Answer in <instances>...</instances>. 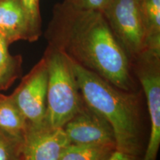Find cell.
<instances>
[{
    "label": "cell",
    "instance_id": "5bb4252c",
    "mask_svg": "<svg viewBox=\"0 0 160 160\" xmlns=\"http://www.w3.org/2000/svg\"><path fill=\"white\" fill-rule=\"evenodd\" d=\"M22 142L23 139L0 130V160H23Z\"/></svg>",
    "mask_w": 160,
    "mask_h": 160
},
{
    "label": "cell",
    "instance_id": "5b68a950",
    "mask_svg": "<svg viewBox=\"0 0 160 160\" xmlns=\"http://www.w3.org/2000/svg\"><path fill=\"white\" fill-rule=\"evenodd\" d=\"M131 64L145 93L151 123L142 160H157L160 146V52L145 50Z\"/></svg>",
    "mask_w": 160,
    "mask_h": 160
},
{
    "label": "cell",
    "instance_id": "7c38bea8",
    "mask_svg": "<svg viewBox=\"0 0 160 160\" xmlns=\"http://www.w3.org/2000/svg\"><path fill=\"white\" fill-rule=\"evenodd\" d=\"M147 27V49L160 52V0H140Z\"/></svg>",
    "mask_w": 160,
    "mask_h": 160
},
{
    "label": "cell",
    "instance_id": "277c9868",
    "mask_svg": "<svg viewBox=\"0 0 160 160\" xmlns=\"http://www.w3.org/2000/svg\"><path fill=\"white\" fill-rule=\"evenodd\" d=\"M102 13L130 61L147 50V27L140 0H111Z\"/></svg>",
    "mask_w": 160,
    "mask_h": 160
},
{
    "label": "cell",
    "instance_id": "9c48e42d",
    "mask_svg": "<svg viewBox=\"0 0 160 160\" xmlns=\"http://www.w3.org/2000/svg\"><path fill=\"white\" fill-rule=\"evenodd\" d=\"M0 35L9 45L20 40L33 42L41 37L32 26L21 0H0Z\"/></svg>",
    "mask_w": 160,
    "mask_h": 160
},
{
    "label": "cell",
    "instance_id": "8992f818",
    "mask_svg": "<svg viewBox=\"0 0 160 160\" xmlns=\"http://www.w3.org/2000/svg\"><path fill=\"white\" fill-rule=\"evenodd\" d=\"M48 79L47 62L42 57L11 94L29 125H40L45 122Z\"/></svg>",
    "mask_w": 160,
    "mask_h": 160
},
{
    "label": "cell",
    "instance_id": "e0dca14e",
    "mask_svg": "<svg viewBox=\"0 0 160 160\" xmlns=\"http://www.w3.org/2000/svg\"><path fill=\"white\" fill-rule=\"evenodd\" d=\"M105 160H142L141 156H135L116 150Z\"/></svg>",
    "mask_w": 160,
    "mask_h": 160
},
{
    "label": "cell",
    "instance_id": "ba28073f",
    "mask_svg": "<svg viewBox=\"0 0 160 160\" xmlns=\"http://www.w3.org/2000/svg\"><path fill=\"white\" fill-rule=\"evenodd\" d=\"M70 145L62 128H53L44 122L28 126L23 137V160H59Z\"/></svg>",
    "mask_w": 160,
    "mask_h": 160
},
{
    "label": "cell",
    "instance_id": "30bf717a",
    "mask_svg": "<svg viewBox=\"0 0 160 160\" xmlns=\"http://www.w3.org/2000/svg\"><path fill=\"white\" fill-rule=\"evenodd\" d=\"M28 123L11 95L0 93V130L14 137L23 139Z\"/></svg>",
    "mask_w": 160,
    "mask_h": 160
},
{
    "label": "cell",
    "instance_id": "6da1fadb",
    "mask_svg": "<svg viewBox=\"0 0 160 160\" xmlns=\"http://www.w3.org/2000/svg\"><path fill=\"white\" fill-rule=\"evenodd\" d=\"M48 46L119 88L137 91L131 61L102 12L62 1L53 6L45 33Z\"/></svg>",
    "mask_w": 160,
    "mask_h": 160
},
{
    "label": "cell",
    "instance_id": "7a4b0ae2",
    "mask_svg": "<svg viewBox=\"0 0 160 160\" xmlns=\"http://www.w3.org/2000/svg\"><path fill=\"white\" fill-rule=\"evenodd\" d=\"M71 62L84 102L111 126L117 151L142 157L145 151L142 91H124Z\"/></svg>",
    "mask_w": 160,
    "mask_h": 160
},
{
    "label": "cell",
    "instance_id": "9a60e30c",
    "mask_svg": "<svg viewBox=\"0 0 160 160\" xmlns=\"http://www.w3.org/2000/svg\"><path fill=\"white\" fill-rule=\"evenodd\" d=\"M32 26L42 35V17L39 0H21Z\"/></svg>",
    "mask_w": 160,
    "mask_h": 160
},
{
    "label": "cell",
    "instance_id": "52a82bcc",
    "mask_svg": "<svg viewBox=\"0 0 160 160\" xmlns=\"http://www.w3.org/2000/svg\"><path fill=\"white\" fill-rule=\"evenodd\" d=\"M71 145H111L116 146L111 126L89 106L85 105L62 127Z\"/></svg>",
    "mask_w": 160,
    "mask_h": 160
},
{
    "label": "cell",
    "instance_id": "2e32d148",
    "mask_svg": "<svg viewBox=\"0 0 160 160\" xmlns=\"http://www.w3.org/2000/svg\"><path fill=\"white\" fill-rule=\"evenodd\" d=\"M66 3L82 9L103 11L111 0H62Z\"/></svg>",
    "mask_w": 160,
    "mask_h": 160
},
{
    "label": "cell",
    "instance_id": "8fae6325",
    "mask_svg": "<svg viewBox=\"0 0 160 160\" xmlns=\"http://www.w3.org/2000/svg\"><path fill=\"white\" fill-rule=\"evenodd\" d=\"M9 44L0 35V91L8 89L22 72V59L10 53Z\"/></svg>",
    "mask_w": 160,
    "mask_h": 160
},
{
    "label": "cell",
    "instance_id": "3957f363",
    "mask_svg": "<svg viewBox=\"0 0 160 160\" xmlns=\"http://www.w3.org/2000/svg\"><path fill=\"white\" fill-rule=\"evenodd\" d=\"M48 66L47 106L45 122L62 128L85 105L71 60L63 53L48 46L43 55Z\"/></svg>",
    "mask_w": 160,
    "mask_h": 160
},
{
    "label": "cell",
    "instance_id": "4fadbf2b",
    "mask_svg": "<svg viewBox=\"0 0 160 160\" xmlns=\"http://www.w3.org/2000/svg\"><path fill=\"white\" fill-rule=\"evenodd\" d=\"M111 145H71L64 150L59 160H105L116 151Z\"/></svg>",
    "mask_w": 160,
    "mask_h": 160
}]
</instances>
